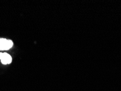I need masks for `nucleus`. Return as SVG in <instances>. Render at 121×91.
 I'll return each mask as SVG.
<instances>
[{
	"label": "nucleus",
	"mask_w": 121,
	"mask_h": 91,
	"mask_svg": "<svg viewBox=\"0 0 121 91\" xmlns=\"http://www.w3.org/2000/svg\"><path fill=\"white\" fill-rule=\"evenodd\" d=\"M13 45V43L11 40L0 38V50H7L10 49Z\"/></svg>",
	"instance_id": "nucleus-1"
},
{
	"label": "nucleus",
	"mask_w": 121,
	"mask_h": 91,
	"mask_svg": "<svg viewBox=\"0 0 121 91\" xmlns=\"http://www.w3.org/2000/svg\"><path fill=\"white\" fill-rule=\"evenodd\" d=\"M0 60L3 65L10 64L12 62V58L7 53H0Z\"/></svg>",
	"instance_id": "nucleus-2"
}]
</instances>
